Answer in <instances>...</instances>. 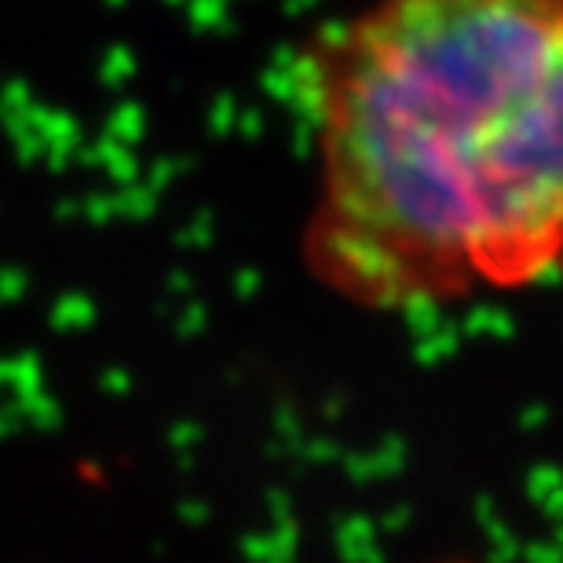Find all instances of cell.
<instances>
[{
    "label": "cell",
    "instance_id": "6da1fadb",
    "mask_svg": "<svg viewBox=\"0 0 563 563\" xmlns=\"http://www.w3.org/2000/svg\"><path fill=\"white\" fill-rule=\"evenodd\" d=\"M303 264L366 311L563 275V0H366L303 59Z\"/></svg>",
    "mask_w": 563,
    "mask_h": 563
}]
</instances>
